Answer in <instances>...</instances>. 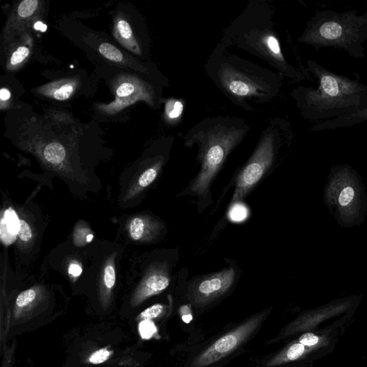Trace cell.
Returning a JSON list of instances; mask_svg holds the SVG:
<instances>
[{"label":"cell","mask_w":367,"mask_h":367,"mask_svg":"<svg viewBox=\"0 0 367 367\" xmlns=\"http://www.w3.org/2000/svg\"><path fill=\"white\" fill-rule=\"evenodd\" d=\"M200 135L202 142L200 160L201 169L191 182L189 192L205 197L211 183L234 147L240 142L244 130L219 124Z\"/></svg>","instance_id":"6da1fadb"},{"label":"cell","mask_w":367,"mask_h":367,"mask_svg":"<svg viewBox=\"0 0 367 367\" xmlns=\"http://www.w3.org/2000/svg\"><path fill=\"white\" fill-rule=\"evenodd\" d=\"M327 206L335 210L341 225L352 227L362 223L366 209L361 181L350 170L342 169L332 176L325 193Z\"/></svg>","instance_id":"7a4b0ae2"},{"label":"cell","mask_w":367,"mask_h":367,"mask_svg":"<svg viewBox=\"0 0 367 367\" xmlns=\"http://www.w3.org/2000/svg\"><path fill=\"white\" fill-rule=\"evenodd\" d=\"M269 312L268 310L254 315L216 340L194 359L192 367L210 366L239 349L262 326Z\"/></svg>","instance_id":"3957f363"},{"label":"cell","mask_w":367,"mask_h":367,"mask_svg":"<svg viewBox=\"0 0 367 367\" xmlns=\"http://www.w3.org/2000/svg\"><path fill=\"white\" fill-rule=\"evenodd\" d=\"M274 153V137L266 134L237 177L232 204H237L244 199L262 179L273 164Z\"/></svg>","instance_id":"277c9868"},{"label":"cell","mask_w":367,"mask_h":367,"mask_svg":"<svg viewBox=\"0 0 367 367\" xmlns=\"http://www.w3.org/2000/svg\"><path fill=\"white\" fill-rule=\"evenodd\" d=\"M234 278V270L231 268L205 276L189 288L191 301L197 307L211 303L230 289Z\"/></svg>","instance_id":"5b68a950"},{"label":"cell","mask_w":367,"mask_h":367,"mask_svg":"<svg viewBox=\"0 0 367 367\" xmlns=\"http://www.w3.org/2000/svg\"><path fill=\"white\" fill-rule=\"evenodd\" d=\"M352 305L351 300H339L325 307L310 311L298 317L287 327L280 334V338H285L300 332L312 329L323 320L330 318L334 315L339 314L349 309Z\"/></svg>","instance_id":"8992f818"},{"label":"cell","mask_w":367,"mask_h":367,"mask_svg":"<svg viewBox=\"0 0 367 367\" xmlns=\"http://www.w3.org/2000/svg\"><path fill=\"white\" fill-rule=\"evenodd\" d=\"M168 267L158 265L151 270L138 288L134 298V304L139 305L146 299L166 290L170 284Z\"/></svg>","instance_id":"52a82bcc"},{"label":"cell","mask_w":367,"mask_h":367,"mask_svg":"<svg viewBox=\"0 0 367 367\" xmlns=\"http://www.w3.org/2000/svg\"><path fill=\"white\" fill-rule=\"evenodd\" d=\"M223 83L228 92L239 97H248L257 94V88L250 80L230 71L223 74Z\"/></svg>","instance_id":"ba28073f"},{"label":"cell","mask_w":367,"mask_h":367,"mask_svg":"<svg viewBox=\"0 0 367 367\" xmlns=\"http://www.w3.org/2000/svg\"><path fill=\"white\" fill-rule=\"evenodd\" d=\"M162 228V225L156 221L136 217L129 224V234L131 239L136 241L150 240L160 232Z\"/></svg>","instance_id":"9c48e42d"},{"label":"cell","mask_w":367,"mask_h":367,"mask_svg":"<svg viewBox=\"0 0 367 367\" xmlns=\"http://www.w3.org/2000/svg\"><path fill=\"white\" fill-rule=\"evenodd\" d=\"M314 351L316 350L307 348L297 341L290 344L284 350L280 352L270 359L266 366L275 367L289 362L296 361L304 358Z\"/></svg>","instance_id":"30bf717a"},{"label":"cell","mask_w":367,"mask_h":367,"mask_svg":"<svg viewBox=\"0 0 367 367\" xmlns=\"http://www.w3.org/2000/svg\"><path fill=\"white\" fill-rule=\"evenodd\" d=\"M162 162H160L145 169L137 178L135 185L136 191H142L152 185L157 179L161 170Z\"/></svg>","instance_id":"8fae6325"},{"label":"cell","mask_w":367,"mask_h":367,"mask_svg":"<svg viewBox=\"0 0 367 367\" xmlns=\"http://www.w3.org/2000/svg\"><path fill=\"white\" fill-rule=\"evenodd\" d=\"M298 341L307 348L320 350L327 346L329 339L326 336L314 333H305L298 338Z\"/></svg>","instance_id":"7c38bea8"},{"label":"cell","mask_w":367,"mask_h":367,"mask_svg":"<svg viewBox=\"0 0 367 367\" xmlns=\"http://www.w3.org/2000/svg\"><path fill=\"white\" fill-rule=\"evenodd\" d=\"M44 155L46 160L52 164H60L66 157V151L64 147L58 143L49 144L45 151Z\"/></svg>","instance_id":"4fadbf2b"},{"label":"cell","mask_w":367,"mask_h":367,"mask_svg":"<svg viewBox=\"0 0 367 367\" xmlns=\"http://www.w3.org/2000/svg\"><path fill=\"white\" fill-rule=\"evenodd\" d=\"M265 50L274 58L282 59V51H280L279 42L273 35H267L262 39Z\"/></svg>","instance_id":"5bb4252c"},{"label":"cell","mask_w":367,"mask_h":367,"mask_svg":"<svg viewBox=\"0 0 367 367\" xmlns=\"http://www.w3.org/2000/svg\"><path fill=\"white\" fill-rule=\"evenodd\" d=\"M320 33L323 37L326 39L336 40L341 35L342 28L334 22H329L321 26Z\"/></svg>","instance_id":"9a60e30c"},{"label":"cell","mask_w":367,"mask_h":367,"mask_svg":"<svg viewBox=\"0 0 367 367\" xmlns=\"http://www.w3.org/2000/svg\"><path fill=\"white\" fill-rule=\"evenodd\" d=\"M99 52L104 58L114 62H119L123 60L121 51L110 43H103L99 46Z\"/></svg>","instance_id":"2e32d148"},{"label":"cell","mask_w":367,"mask_h":367,"mask_svg":"<svg viewBox=\"0 0 367 367\" xmlns=\"http://www.w3.org/2000/svg\"><path fill=\"white\" fill-rule=\"evenodd\" d=\"M139 332L143 339L148 340L157 333V329L153 321L144 320L139 323Z\"/></svg>","instance_id":"e0dca14e"},{"label":"cell","mask_w":367,"mask_h":367,"mask_svg":"<svg viewBox=\"0 0 367 367\" xmlns=\"http://www.w3.org/2000/svg\"><path fill=\"white\" fill-rule=\"evenodd\" d=\"M321 83L323 91L330 96L335 97L339 94V85L334 78L330 76H323Z\"/></svg>","instance_id":"ac0fdd59"},{"label":"cell","mask_w":367,"mask_h":367,"mask_svg":"<svg viewBox=\"0 0 367 367\" xmlns=\"http://www.w3.org/2000/svg\"><path fill=\"white\" fill-rule=\"evenodd\" d=\"M183 112V103L177 100L169 101L166 106V114L169 119L175 120L179 119Z\"/></svg>","instance_id":"d6986e66"},{"label":"cell","mask_w":367,"mask_h":367,"mask_svg":"<svg viewBox=\"0 0 367 367\" xmlns=\"http://www.w3.org/2000/svg\"><path fill=\"white\" fill-rule=\"evenodd\" d=\"M166 310V307L162 305H155L148 307L145 311L142 312L139 318L142 321L151 320L153 321L162 316Z\"/></svg>","instance_id":"ffe728a7"},{"label":"cell","mask_w":367,"mask_h":367,"mask_svg":"<svg viewBox=\"0 0 367 367\" xmlns=\"http://www.w3.org/2000/svg\"><path fill=\"white\" fill-rule=\"evenodd\" d=\"M38 2L37 0H25L19 6L17 12L21 17H28L37 10Z\"/></svg>","instance_id":"44dd1931"},{"label":"cell","mask_w":367,"mask_h":367,"mask_svg":"<svg viewBox=\"0 0 367 367\" xmlns=\"http://www.w3.org/2000/svg\"><path fill=\"white\" fill-rule=\"evenodd\" d=\"M36 298V291L34 289H28L22 292L17 298L16 305L19 308L28 306Z\"/></svg>","instance_id":"7402d4cb"},{"label":"cell","mask_w":367,"mask_h":367,"mask_svg":"<svg viewBox=\"0 0 367 367\" xmlns=\"http://www.w3.org/2000/svg\"><path fill=\"white\" fill-rule=\"evenodd\" d=\"M113 354L114 352L108 348L101 349L94 352L90 356L89 361L93 364H100L109 360Z\"/></svg>","instance_id":"603a6c76"},{"label":"cell","mask_w":367,"mask_h":367,"mask_svg":"<svg viewBox=\"0 0 367 367\" xmlns=\"http://www.w3.org/2000/svg\"><path fill=\"white\" fill-rule=\"evenodd\" d=\"M103 282L106 289H112L116 284V271L113 266L108 265L104 269Z\"/></svg>","instance_id":"cb8c5ba5"},{"label":"cell","mask_w":367,"mask_h":367,"mask_svg":"<svg viewBox=\"0 0 367 367\" xmlns=\"http://www.w3.org/2000/svg\"><path fill=\"white\" fill-rule=\"evenodd\" d=\"M17 233L19 239L24 242L29 241L33 237L31 228L25 221H19Z\"/></svg>","instance_id":"d4e9b609"},{"label":"cell","mask_w":367,"mask_h":367,"mask_svg":"<svg viewBox=\"0 0 367 367\" xmlns=\"http://www.w3.org/2000/svg\"><path fill=\"white\" fill-rule=\"evenodd\" d=\"M30 54V51L26 47H19L12 56L10 62L15 65L23 62Z\"/></svg>","instance_id":"484cf974"},{"label":"cell","mask_w":367,"mask_h":367,"mask_svg":"<svg viewBox=\"0 0 367 367\" xmlns=\"http://www.w3.org/2000/svg\"><path fill=\"white\" fill-rule=\"evenodd\" d=\"M74 92V87L71 85H62L61 88L56 92L54 97L57 100H67L69 99Z\"/></svg>","instance_id":"4316f807"},{"label":"cell","mask_w":367,"mask_h":367,"mask_svg":"<svg viewBox=\"0 0 367 367\" xmlns=\"http://www.w3.org/2000/svg\"><path fill=\"white\" fill-rule=\"evenodd\" d=\"M118 31L124 39H129L133 36L131 26L125 20H120L117 25Z\"/></svg>","instance_id":"83f0119b"},{"label":"cell","mask_w":367,"mask_h":367,"mask_svg":"<svg viewBox=\"0 0 367 367\" xmlns=\"http://www.w3.org/2000/svg\"><path fill=\"white\" fill-rule=\"evenodd\" d=\"M247 212L244 206L239 205L233 207L230 212L232 219L234 221H242L245 219Z\"/></svg>","instance_id":"f1b7e54d"},{"label":"cell","mask_w":367,"mask_h":367,"mask_svg":"<svg viewBox=\"0 0 367 367\" xmlns=\"http://www.w3.org/2000/svg\"><path fill=\"white\" fill-rule=\"evenodd\" d=\"M135 91V86L129 83H125L121 85L117 89V94L118 97H126L131 95Z\"/></svg>","instance_id":"f546056e"},{"label":"cell","mask_w":367,"mask_h":367,"mask_svg":"<svg viewBox=\"0 0 367 367\" xmlns=\"http://www.w3.org/2000/svg\"><path fill=\"white\" fill-rule=\"evenodd\" d=\"M182 321L186 323H190V321L193 319V316L190 312V309L187 306L183 307L182 308Z\"/></svg>","instance_id":"4dcf8cb0"},{"label":"cell","mask_w":367,"mask_h":367,"mask_svg":"<svg viewBox=\"0 0 367 367\" xmlns=\"http://www.w3.org/2000/svg\"><path fill=\"white\" fill-rule=\"evenodd\" d=\"M69 272L74 277H78L82 273V268L78 264H71L69 268Z\"/></svg>","instance_id":"1f68e13d"},{"label":"cell","mask_w":367,"mask_h":367,"mask_svg":"<svg viewBox=\"0 0 367 367\" xmlns=\"http://www.w3.org/2000/svg\"><path fill=\"white\" fill-rule=\"evenodd\" d=\"M10 92L7 89H3L0 91V99L2 101H7L10 98Z\"/></svg>","instance_id":"d6a6232c"},{"label":"cell","mask_w":367,"mask_h":367,"mask_svg":"<svg viewBox=\"0 0 367 367\" xmlns=\"http://www.w3.org/2000/svg\"><path fill=\"white\" fill-rule=\"evenodd\" d=\"M34 28L36 31H39L41 32H46L47 31V26L44 24L41 23V22H37V23L35 24Z\"/></svg>","instance_id":"836d02e7"},{"label":"cell","mask_w":367,"mask_h":367,"mask_svg":"<svg viewBox=\"0 0 367 367\" xmlns=\"http://www.w3.org/2000/svg\"><path fill=\"white\" fill-rule=\"evenodd\" d=\"M94 239V235L93 234H89L87 236V239H86V240H87L88 242H91Z\"/></svg>","instance_id":"e575fe53"}]
</instances>
